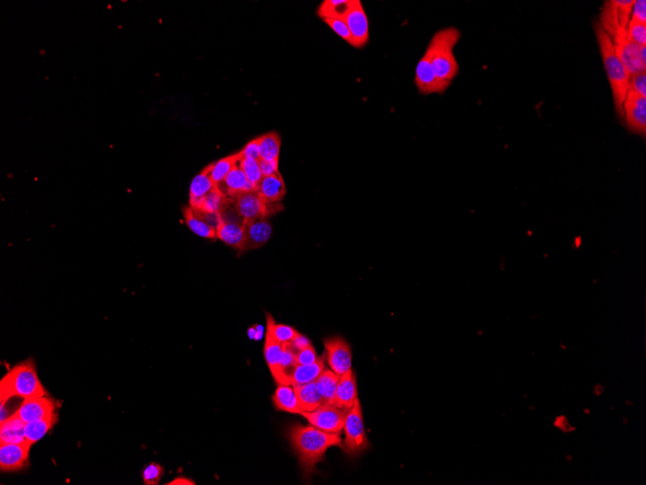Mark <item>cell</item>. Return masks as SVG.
<instances>
[{"label":"cell","mask_w":646,"mask_h":485,"mask_svg":"<svg viewBox=\"0 0 646 485\" xmlns=\"http://www.w3.org/2000/svg\"><path fill=\"white\" fill-rule=\"evenodd\" d=\"M629 90L646 98V71L631 76Z\"/></svg>","instance_id":"obj_40"},{"label":"cell","mask_w":646,"mask_h":485,"mask_svg":"<svg viewBox=\"0 0 646 485\" xmlns=\"http://www.w3.org/2000/svg\"><path fill=\"white\" fill-rule=\"evenodd\" d=\"M266 320L267 331L280 343H292L297 337L300 336L297 329L292 326L275 323L274 318L270 313L266 314Z\"/></svg>","instance_id":"obj_32"},{"label":"cell","mask_w":646,"mask_h":485,"mask_svg":"<svg viewBox=\"0 0 646 485\" xmlns=\"http://www.w3.org/2000/svg\"><path fill=\"white\" fill-rule=\"evenodd\" d=\"M324 369H325L324 357H318V360L313 364H297L290 375V385L295 386L315 382Z\"/></svg>","instance_id":"obj_24"},{"label":"cell","mask_w":646,"mask_h":485,"mask_svg":"<svg viewBox=\"0 0 646 485\" xmlns=\"http://www.w3.org/2000/svg\"><path fill=\"white\" fill-rule=\"evenodd\" d=\"M245 233V250L258 249L266 245L272 235V226L266 217L256 218L244 223Z\"/></svg>","instance_id":"obj_17"},{"label":"cell","mask_w":646,"mask_h":485,"mask_svg":"<svg viewBox=\"0 0 646 485\" xmlns=\"http://www.w3.org/2000/svg\"><path fill=\"white\" fill-rule=\"evenodd\" d=\"M625 125L632 133L646 134V98L629 90L623 104Z\"/></svg>","instance_id":"obj_12"},{"label":"cell","mask_w":646,"mask_h":485,"mask_svg":"<svg viewBox=\"0 0 646 485\" xmlns=\"http://www.w3.org/2000/svg\"><path fill=\"white\" fill-rule=\"evenodd\" d=\"M634 4L635 0H611L604 2L599 23L609 38L614 37L621 28L627 30Z\"/></svg>","instance_id":"obj_7"},{"label":"cell","mask_w":646,"mask_h":485,"mask_svg":"<svg viewBox=\"0 0 646 485\" xmlns=\"http://www.w3.org/2000/svg\"><path fill=\"white\" fill-rule=\"evenodd\" d=\"M25 422L15 413L0 422V443H23L27 442L25 437Z\"/></svg>","instance_id":"obj_22"},{"label":"cell","mask_w":646,"mask_h":485,"mask_svg":"<svg viewBox=\"0 0 646 485\" xmlns=\"http://www.w3.org/2000/svg\"><path fill=\"white\" fill-rule=\"evenodd\" d=\"M341 376L336 374L331 369H324L320 377L316 379V386L321 395H323L324 404H330L333 405L335 394H336L337 386Z\"/></svg>","instance_id":"obj_29"},{"label":"cell","mask_w":646,"mask_h":485,"mask_svg":"<svg viewBox=\"0 0 646 485\" xmlns=\"http://www.w3.org/2000/svg\"><path fill=\"white\" fill-rule=\"evenodd\" d=\"M272 400H273L275 408L279 410V411L301 415V416L304 413L300 408L297 393H295L294 386L292 385L279 383L276 391H275Z\"/></svg>","instance_id":"obj_21"},{"label":"cell","mask_w":646,"mask_h":485,"mask_svg":"<svg viewBox=\"0 0 646 485\" xmlns=\"http://www.w3.org/2000/svg\"><path fill=\"white\" fill-rule=\"evenodd\" d=\"M281 138L276 132L259 137V156L267 161H279Z\"/></svg>","instance_id":"obj_30"},{"label":"cell","mask_w":646,"mask_h":485,"mask_svg":"<svg viewBox=\"0 0 646 485\" xmlns=\"http://www.w3.org/2000/svg\"><path fill=\"white\" fill-rule=\"evenodd\" d=\"M415 85L420 94L423 95H430L433 93L442 95L450 87V85L441 82L435 76L432 63V51L429 47L415 69Z\"/></svg>","instance_id":"obj_10"},{"label":"cell","mask_w":646,"mask_h":485,"mask_svg":"<svg viewBox=\"0 0 646 485\" xmlns=\"http://www.w3.org/2000/svg\"><path fill=\"white\" fill-rule=\"evenodd\" d=\"M259 163L263 176L275 175V173H279V161L259 159Z\"/></svg>","instance_id":"obj_43"},{"label":"cell","mask_w":646,"mask_h":485,"mask_svg":"<svg viewBox=\"0 0 646 485\" xmlns=\"http://www.w3.org/2000/svg\"><path fill=\"white\" fill-rule=\"evenodd\" d=\"M185 222L189 229L199 237L209 238V240L217 238L216 229L209 225L198 212L194 211L191 207L185 209Z\"/></svg>","instance_id":"obj_27"},{"label":"cell","mask_w":646,"mask_h":485,"mask_svg":"<svg viewBox=\"0 0 646 485\" xmlns=\"http://www.w3.org/2000/svg\"><path fill=\"white\" fill-rule=\"evenodd\" d=\"M241 158H250V159L259 160V137L248 142L240 152Z\"/></svg>","instance_id":"obj_41"},{"label":"cell","mask_w":646,"mask_h":485,"mask_svg":"<svg viewBox=\"0 0 646 485\" xmlns=\"http://www.w3.org/2000/svg\"><path fill=\"white\" fill-rule=\"evenodd\" d=\"M216 188L223 195L228 197V198H232V197L237 195L241 192L256 189L253 184L249 183L247 176H246L242 168L238 164L228 173V175L225 176V180L220 185H218Z\"/></svg>","instance_id":"obj_20"},{"label":"cell","mask_w":646,"mask_h":485,"mask_svg":"<svg viewBox=\"0 0 646 485\" xmlns=\"http://www.w3.org/2000/svg\"><path fill=\"white\" fill-rule=\"evenodd\" d=\"M594 31H595L597 42L600 48L604 71H606L609 85H611L616 115L623 119V104L628 92H629L631 75L625 67L623 62L620 61L611 39L604 32L599 22H595Z\"/></svg>","instance_id":"obj_2"},{"label":"cell","mask_w":646,"mask_h":485,"mask_svg":"<svg viewBox=\"0 0 646 485\" xmlns=\"http://www.w3.org/2000/svg\"><path fill=\"white\" fill-rule=\"evenodd\" d=\"M299 406L303 412H312L324 404L323 395L318 391L316 382L305 383V385L295 386Z\"/></svg>","instance_id":"obj_25"},{"label":"cell","mask_w":646,"mask_h":485,"mask_svg":"<svg viewBox=\"0 0 646 485\" xmlns=\"http://www.w3.org/2000/svg\"><path fill=\"white\" fill-rule=\"evenodd\" d=\"M289 438L306 474L313 473L329 448H342L340 434L323 431L313 425H293L290 428Z\"/></svg>","instance_id":"obj_1"},{"label":"cell","mask_w":646,"mask_h":485,"mask_svg":"<svg viewBox=\"0 0 646 485\" xmlns=\"http://www.w3.org/2000/svg\"><path fill=\"white\" fill-rule=\"evenodd\" d=\"M318 360V355H316V349L313 348L312 344H311L310 346L304 348V349H301L298 350V351H295V364H313V363H315Z\"/></svg>","instance_id":"obj_39"},{"label":"cell","mask_w":646,"mask_h":485,"mask_svg":"<svg viewBox=\"0 0 646 485\" xmlns=\"http://www.w3.org/2000/svg\"><path fill=\"white\" fill-rule=\"evenodd\" d=\"M217 238L224 241L225 245L240 251L245 250V233L243 220L230 219L220 214L216 227Z\"/></svg>","instance_id":"obj_16"},{"label":"cell","mask_w":646,"mask_h":485,"mask_svg":"<svg viewBox=\"0 0 646 485\" xmlns=\"http://www.w3.org/2000/svg\"><path fill=\"white\" fill-rule=\"evenodd\" d=\"M352 0H325L321 4L318 15L323 19L344 20Z\"/></svg>","instance_id":"obj_31"},{"label":"cell","mask_w":646,"mask_h":485,"mask_svg":"<svg viewBox=\"0 0 646 485\" xmlns=\"http://www.w3.org/2000/svg\"><path fill=\"white\" fill-rule=\"evenodd\" d=\"M31 443H0V469L2 472L22 470L30 458Z\"/></svg>","instance_id":"obj_14"},{"label":"cell","mask_w":646,"mask_h":485,"mask_svg":"<svg viewBox=\"0 0 646 485\" xmlns=\"http://www.w3.org/2000/svg\"><path fill=\"white\" fill-rule=\"evenodd\" d=\"M461 39V31L455 27L437 31L430 41L432 63L435 76L443 84L450 85L460 72L454 49Z\"/></svg>","instance_id":"obj_4"},{"label":"cell","mask_w":646,"mask_h":485,"mask_svg":"<svg viewBox=\"0 0 646 485\" xmlns=\"http://www.w3.org/2000/svg\"><path fill=\"white\" fill-rule=\"evenodd\" d=\"M256 190L266 204H276L284 199L287 188L281 173L263 176L256 185Z\"/></svg>","instance_id":"obj_19"},{"label":"cell","mask_w":646,"mask_h":485,"mask_svg":"<svg viewBox=\"0 0 646 485\" xmlns=\"http://www.w3.org/2000/svg\"><path fill=\"white\" fill-rule=\"evenodd\" d=\"M292 344L293 348L298 351V350L304 349V348L310 346L312 343H311V341L309 340L307 337L300 334L299 336L297 337V338L292 342Z\"/></svg>","instance_id":"obj_44"},{"label":"cell","mask_w":646,"mask_h":485,"mask_svg":"<svg viewBox=\"0 0 646 485\" xmlns=\"http://www.w3.org/2000/svg\"><path fill=\"white\" fill-rule=\"evenodd\" d=\"M56 414H54V416L46 417V419L27 422L25 425V429H23L25 440H27V442L30 443L31 445L39 442L46 433L50 431L54 425L56 424Z\"/></svg>","instance_id":"obj_28"},{"label":"cell","mask_w":646,"mask_h":485,"mask_svg":"<svg viewBox=\"0 0 646 485\" xmlns=\"http://www.w3.org/2000/svg\"><path fill=\"white\" fill-rule=\"evenodd\" d=\"M327 362L336 374L344 375L352 369V352L349 343L342 337H332L324 340Z\"/></svg>","instance_id":"obj_13"},{"label":"cell","mask_w":646,"mask_h":485,"mask_svg":"<svg viewBox=\"0 0 646 485\" xmlns=\"http://www.w3.org/2000/svg\"><path fill=\"white\" fill-rule=\"evenodd\" d=\"M56 403L53 399L41 396L23 399L15 414L25 424L54 416Z\"/></svg>","instance_id":"obj_15"},{"label":"cell","mask_w":646,"mask_h":485,"mask_svg":"<svg viewBox=\"0 0 646 485\" xmlns=\"http://www.w3.org/2000/svg\"><path fill=\"white\" fill-rule=\"evenodd\" d=\"M637 22L646 23V1L645 0H635L633 6L631 19Z\"/></svg>","instance_id":"obj_42"},{"label":"cell","mask_w":646,"mask_h":485,"mask_svg":"<svg viewBox=\"0 0 646 485\" xmlns=\"http://www.w3.org/2000/svg\"><path fill=\"white\" fill-rule=\"evenodd\" d=\"M238 165L247 176L249 183L256 188L259 181L263 178V173H261V168H259V161L250 159V158H241Z\"/></svg>","instance_id":"obj_35"},{"label":"cell","mask_w":646,"mask_h":485,"mask_svg":"<svg viewBox=\"0 0 646 485\" xmlns=\"http://www.w3.org/2000/svg\"><path fill=\"white\" fill-rule=\"evenodd\" d=\"M163 476V467L157 463H150L149 466L145 467L144 472H142V479H144V484L147 485L159 484Z\"/></svg>","instance_id":"obj_38"},{"label":"cell","mask_w":646,"mask_h":485,"mask_svg":"<svg viewBox=\"0 0 646 485\" xmlns=\"http://www.w3.org/2000/svg\"><path fill=\"white\" fill-rule=\"evenodd\" d=\"M344 430L346 438L342 448H344L347 455L356 456L369 448L370 442L366 434L362 406L359 398L355 400L354 405L347 413Z\"/></svg>","instance_id":"obj_5"},{"label":"cell","mask_w":646,"mask_h":485,"mask_svg":"<svg viewBox=\"0 0 646 485\" xmlns=\"http://www.w3.org/2000/svg\"><path fill=\"white\" fill-rule=\"evenodd\" d=\"M344 20L352 35V46L356 49L364 48L370 40L369 20L361 1H350L349 11Z\"/></svg>","instance_id":"obj_11"},{"label":"cell","mask_w":646,"mask_h":485,"mask_svg":"<svg viewBox=\"0 0 646 485\" xmlns=\"http://www.w3.org/2000/svg\"><path fill=\"white\" fill-rule=\"evenodd\" d=\"M627 35L638 46L646 47V23L630 20L627 27Z\"/></svg>","instance_id":"obj_36"},{"label":"cell","mask_w":646,"mask_h":485,"mask_svg":"<svg viewBox=\"0 0 646 485\" xmlns=\"http://www.w3.org/2000/svg\"><path fill=\"white\" fill-rule=\"evenodd\" d=\"M230 202V198L223 195L217 188H215L204 197L199 211L207 212V214H220L228 207Z\"/></svg>","instance_id":"obj_34"},{"label":"cell","mask_w":646,"mask_h":485,"mask_svg":"<svg viewBox=\"0 0 646 485\" xmlns=\"http://www.w3.org/2000/svg\"><path fill=\"white\" fill-rule=\"evenodd\" d=\"M168 485H194L196 484L191 479L185 478V477H178L167 484Z\"/></svg>","instance_id":"obj_45"},{"label":"cell","mask_w":646,"mask_h":485,"mask_svg":"<svg viewBox=\"0 0 646 485\" xmlns=\"http://www.w3.org/2000/svg\"><path fill=\"white\" fill-rule=\"evenodd\" d=\"M46 394L32 360H27L13 368L0 383V404L6 403L11 398H41Z\"/></svg>","instance_id":"obj_3"},{"label":"cell","mask_w":646,"mask_h":485,"mask_svg":"<svg viewBox=\"0 0 646 485\" xmlns=\"http://www.w3.org/2000/svg\"><path fill=\"white\" fill-rule=\"evenodd\" d=\"M216 188L213 181L210 178L207 168L194 176L190 186V199L204 198L207 194Z\"/></svg>","instance_id":"obj_33"},{"label":"cell","mask_w":646,"mask_h":485,"mask_svg":"<svg viewBox=\"0 0 646 485\" xmlns=\"http://www.w3.org/2000/svg\"><path fill=\"white\" fill-rule=\"evenodd\" d=\"M230 199L238 216L244 223L256 218L267 217L277 210L274 204H266L256 189L241 192Z\"/></svg>","instance_id":"obj_8"},{"label":"cell","mask_w":646,"mask_h":485,"mask_svg":"<svg viewBox=\"0 0 646 485\" xmlns=\"http://www.w3.org/2000/svg\"><path fill=\"white\" fill-rule=\"evenodd\" d=\"M346 416V412L330 404H323L315 411L304 412L302 414V417H304L313 426L323 431L337 434H341L344 430Z\"/></svg>","instance_id":"obj_9"},{"label":"cell","mask_w":646,"mask_h":485,"mask_svg":"<svg viewBox=\"0 0 646 485\" xmlns=\"http://www.w3.org/2000/svg\"><path fill=\"white\" fill-rule=\"evenodd\" d=\"M264 357L268 365L274 380L278 383L281 382V360L282 355V344L277 341L267 331L266 342H264Z\"/></svg>","instance_id":"obj_23"},{"label":"cell","mask_w":646,"mask_h":485,"mask_svg":"<svg viewBox=\"0 0 646 485\" xmlns=\"http://www.w3.org/2000/svg\"><path fill=\"white\" fill-rule=\"evenodd\" d=\"M358 398L356 377L352 369L341 376L337 386L333 405L347 412L354 405Z\"/></svg>","instance_id":"obj_18"},{"label":"cell","mask_w":646,"mask_h":485,"mask_svg":"<svg viewBox=\"0 0 646 485\" xmlns=\"http://www.w3.org/2000/svg\"><path fill=\"white\" fill-rule=\"evenodd\" d=\"M323 20L337 35H339L340 37L352 45V35H350L346 20L342 19H323Z\"/></svg>","instance_id":"obj_37"},{"label":"cell","mask_w":646,"mask_h":485,"mask_svg":"<svg viewBox=\"0 0 646 485\" xmlns=\"http://www.w3.org/2000/svg\"><path fill=\"white\" fill-rule=\"evenodd\" d=\"M241 156L240 152L230 155L223 159L218 160L217 162L207 167V172L209 173L210 178L215 184V186L220 185L225 180V176L228 173L240 163Z\"/></svg>","instance_id":"obj_26"},{"label":"cell","mask_w":646,"mask_h":485,"mask_svg":"<svg viewBox=\"0 0 646 485\" xmlns=\"http://www.w3.org/2000/svg\"><path fill=\"white\" fill-rule=\"evenodd\" d=\"M611 41L617 56L623 62L631 76L645 71L646 47H640L633 42L627 35V30L624 28H621L611 38Z\"/></svg>","instance_id":"obj_6"}]
</instances>
